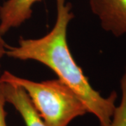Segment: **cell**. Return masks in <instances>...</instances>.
I'll use <instances>...</instances> for the list:
<instances>
[{
	"label": "cell",
	"mask_w": 126,
	"mask_h": 126,
	"mask_svg": "<svg viewBox=\"0 0 126 126\" xmlns=\"http://www.w3.org/2000/svg\"><path fill=\"white\" fill-rule=\"evenodd\" d=\"M89 5L104 31L116 37L126 34V0H89Z\"/></svg>",
	"instance_id": "3957f363"
},
{
	"label": "cell",
	"mask_w": 126,
	"mask_h": 126,
	"mask_svg": "<svg viewBox=\"0 0 126 126\" xmlns=\"http://www.w3.org/2000/svg\"><path fill=\"white\" fill-rule=\"evenodd\" d=\"M0 81L6 102L14 106L23 118L26 126H46L22 88L11 83Z\"/></svg>",
	"instance_id": "5b68a950"
},
{
	"label": "cell",
	"mask_w": 126,
	"mask_h": 126,
	"mask_svg": "<svg viewBox=\"0 0 126 126\" xmlns=\"http://www.w3.org/2000/svg\"><path fill=\"white\" fill-rule=\"evenodd\" d=\"M6 99L2 89V84L0 81V126H7L6 122V113L5 111Z\"/></svg>",
	"instance_id": "52a82bcc"
},
{
	"label": "cell",
	"mask_w": 126,
	"mask_h": 126,
	"mask_svg": "<svg viewBox=\"0 0 126 126\" xmlns=\"http://www.w3.org/2000/svg\"><path fill=\"white\" fill-rule=\"evenodd\" d=\"M56 19L52 30L39 39L20 38L18 44L7 45L6 55L20 60H34L56 74L59 80L69 87L99 121L100 126H110L118 94L113 91L104 97L90 85L75 62L67 41V27L74 18L72 6L67 0H55Z\"/></svg>",
	"instance_id": "6da1fadb"
},
{
	"label": "cell",
	"mask_w": 126,
	"mask_h": 126,
	"mask_svg": "<svg viewBox=\"0 0 126 126\" xmlns=\"http://www.w3.org/2000/svg\"><path fill=\"white\" fill-rule=\"evenodd\" d=\"M7 44L3 39V36L0 34V67H1V61L2 58L6 55V50Z\"/></svg>",
	"instance_id": "ba28073f"
},
{
	"label": "cell",
	"mask_w": 126,
	"mask_h": 126,
	"mask_svg": "<svg viewBox=\"0 0 126 126\" xmlns=\"http://www.w3.org/2000/svg\"><path fill=\"white\" fill-rule=\"evenodd\" d=\"M41 0H6L0 6V34L22 25L33 13L32 8Z\"/></svg>",
	"instance_id": "277c9868"
},
{
	"label": "cell",
	"mask_w": 126,
	"mask_h": 126,
	"mask_svg": "<svg viewBox=\"0 0 126 126\" xmlns=\"http://www.w3.org/2000/svg\"><path fill=\"white\" fill-rule=\"evenodd\" d=\"M121 98L113 113L110 126H126V69L120 80Z\"/></svg>",
	"instance_id": "8992f818"
},
{
	"label": "cell",
	"mask_w": 126,
	"mask_h": 126,
	"mask_svg": "<svg viewBox=\"0 0 126 126\" xmlns=\"http://www.w3.org/2000/svg\"><path fill=\"white\" fill-rule=\"evenodd\" d=\"M0 81L22 88L46 126H68L88 113L77 94L59 79L36 82L4 71Z\"/></svg>",
	"instance_id": "7a4b0ae2"
}]
</instances>
